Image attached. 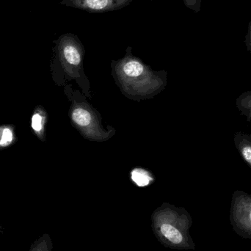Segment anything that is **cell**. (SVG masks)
I'll return each instance as SVG.
<instances>
[{"label": "cell", "instance_id": "1", "mask_svg": "<svg viewBox=\"0 0 251 251\" xmlns=\"http://www.w3.org/2000/svg\"><path fill=\"white\" fill-rule=\"evenodd\" d=\"M155 237L165 247L176 250H195L196 244L190 236L191 216L186 210L159 209L151 217Z\"/></svg>", "mask_w": 251, "mask_h": 251}, {"label": "cell", "instance_id": "2", "mask_svg": "<svg viewBox=\"0 0 251 251\" xmlns=\"http://www.w3.org/2000/svg\"><path fill=\"white\" fill-rule=\"evenodd\" d=\"M229 221L236 234L251 240V195L243 190L233 193Z\"/></svg>", "mask_w": 251, "mask_h": 251}, {"label": "cell", "instance_id": "3", "mask_svg": "<svg viewBox=\"0 0 251 251\" xmlns=\"http://www.w3.org/2000/svg\"><path fill=\"white\" fill-rule=\"evenodd\" d=\"M131 1L132 0H64L62 4L89 13H104L120 10Z\"/></svg>", "mask_w": 251, "mask_h": 251}, {"label": "cell", "instance_id": "4", "mask_svg": "<svg viewBox=\"0 0 251 251\" xmlns=\"http://www.w3.org/2000/svg\"><path fill=\"white\" fill-rule=\"evenodd\" d=\"M234 145L244 162L251 168V139L249 134L237 131L234 137Z\"/></svg>", "mask_w": 251, "mask_h": 251}, {"label": "cell", "instance_id": "5", "mask_svg": "<svg viewBox=\"0 0 251 251\" xmlns=\"http://www.w3.org/2000/svg\"><path fill=\"white\" fill-rule=\"evenodd\" d=\"M17 141L13 125L0 126V150L5 149Z\"/></svg>", "mask_w": 251, "mask_h": 251}, {"label": "cell", "instance_id": "6", "mask_svg": "<svg viewBox=\"0 0 251 251\" xmlns=\"http://www.w3.org/2000/svg\"><path fill=\"white\" fill-rule=\"evenodd\" d=\"M236 106L247 122H251V90L243 93L236 100Z\"/></svg>", "mask_w": 251, "mask_h": 251}, {"label": "cell", "instance_id": "7", "mask_svg": "<svg viewBox=\"0 0 251 251\" xmlns=\"http://www.w3.org/2000/svg\"><path fill=\"white\" fill-rule=\"evenodd\" d=\"M44 125H45V116L42 110L36 107L32 119H31V127L38 138L41 139L44 132Z\"/></svg>", "mask_w": 251, "mask_h": 251}, {"label": "cell", "instance_id": "8", "mask_svg": "<svg viewBox=\"0 0 251 251\" xmlns=\"http://www.w3.org/2000/svg\"><path fill=\"white\" fill-rule=\"evenodd\" d=\"M123 69L125 75L131 77L140 76L144 72L143 64L135 60H130L127 61L124 66Z\"/></svg>", "mask_w": 251, "mask_h": 251}, {"label": "cell", "instance_id": "9", "mask_svg": "<svg viewBox=\"0 0 251 251\" xmlns=\"http://www.w3.org/2000/svg\"><path fill=\"white\" fill-rule=\"evenodd\" d=\"M29 251H53V244L48 234H44L31 246Z\"/></svg>", "mask_w": 251, "mask_h": 251}, {"label": "cell", "instance_id": "10", "mask_svg": "<svg viewBox=\"0 0 251 251\" xmlns=\"http://www.w3.org/2000/svg\"><path fill=\"white\" fill-rule=\"evenodd\" d=\"M72 119L75 123L81 126H87L91 122V113L82 108H77L74 110Z\"/></svg>", "mask_w": 251, "mask_h": 251}, {"label": "cell", "instance_id": "11", "mask_svg": "<svg viewBox=\"0 0 251 251\" xmlns=\"http://www.w3.org/2000/svg\"><path fill=\"white\" fill-rule=\"evenodd\" d=\"M131 178L139 187H144L151 181L152 178L146 171L142 169H135L131 173Z\"/></svg>", "mask_w": 251, "mask_h": 251}, {"label": "cell", "instance_id": "12", "mask_svg": "<svg viewBox=\"0 0 251 251\" xmlns=\"http://www.w3.org/2000/svg\"><path fill=\"white\" fill-rule=\"evenodd\" d=\"M184 4L189 8L193 9L194 10H199V1L200 0H183Z\"/></svg>", "mask_w": 251, "mask_h": 251}, {"label": "cell", "instance_id": "13", "mask_svg": "<svg viewBox=\"0 0 251 251\" xmlns=\"http://www.w3.org/2000/svg\"><path fill=\"white\" fill-rule=\"evenodd\" d=\"M249 50H250V51H251V35L250 42H249Z\"/></svg>", "mask_w": 251, "mask_h": 251}, {"label": "cell", "instance_id": "14", "mask_svg": "<svg viewBox=\"0 0 251 251\" xmlns=\"http://www.w3.org/2000/svg\"><path fill=\"white\" fill-rule=\"evenodd\" d=\"M1 225H0V233H1Z\"/></svg>", "mask_w": 251, "mask_h": 251}, {"label": "cell", "instance_id": "15", "mask_svg": "<svg viewBox=\"0 0 251 251\" xmlns=\"http://www.w3.org/2000/svg\"><path fill=\"white\" fill-rule=\"evenodd\" d=\"M249 136H250V138L251 139V131L250 134H249Z\"/></svg>", "mask_w": 251, "mask_h": 251}]
</instances>
